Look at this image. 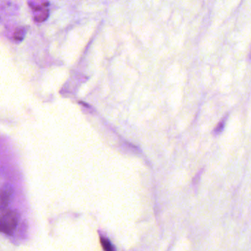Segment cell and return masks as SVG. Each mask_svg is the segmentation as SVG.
<instances>
[{
    "instance_id": "obj_1",
    "label": "cell",
    "mask_w": 251,
    "mask_h": 251,
    "mask_svg": "<svg viewBox=\"0 0 251 251\" xmlns=\"http://www.w3.org/2000/svg\"><path fill=\"white\" fill-rule=\"evenodd\" d=\"M19 218L14 211H7L0 217V232L11 235L17 228Z\"/></svg>"
},
{
    "instance_id": "obj_2",
    "label": "cell",
    "mask_w": 251,
    "mask_h": 251,
    "mask_svg": "<svg viewBox=\"0 0 251 251\" xmlns=\"http://www.w3.org/2000/svg\"><path fill=\"white\" fill-rule=\"evenodd\" d=\"M35 10L37 11H40V14L36 17V21H37L38 23H42V22L45 21L48 18V15H49V12H48V10L43 9L42 7H39H39H36Z\"/></svg>"
},
{
    "instance_id": "obj_3",
    "label": "cell",
    "mask_w": 251,
    "mask_h": 251,
    "mask_svg": "<svg viewBox=\"0 0 251 251\" xmlns=\"http://www.w3.org/2000/svg\"><path fill=\"white\" fill-rule=\"evenodd\" d=\"M25 36V30L23 27H20L16 30L14 33V39L16 42H22Z\"/></svg>"
},
{
    "instance_id": "obj_4",
    "label": "cell",
    "mask_w": 251,
    "mask_h": 251,
    "mask_svg": "<svg viewBox=\"0 0 251 251\" xmlns=\"http://www.w3.org/2000/svg\"><path fill=\"white\" fill-rule=\"evenodd\" d=\"M100 242L104 251H114V246L106 238H101Z\"/></svg>"
}]
</instances>
